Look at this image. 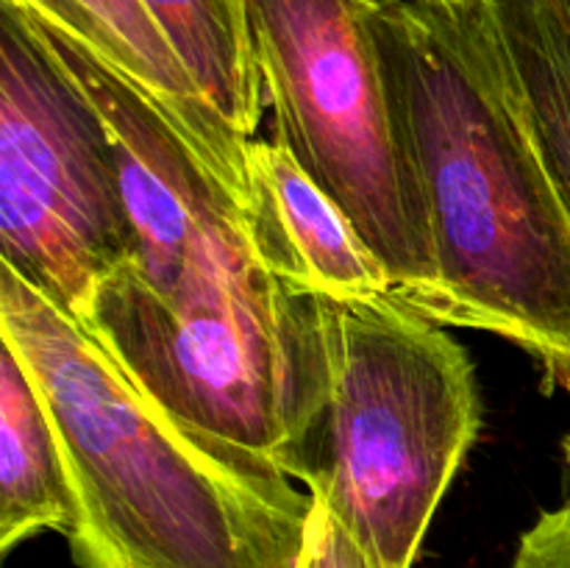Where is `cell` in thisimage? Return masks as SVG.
I'll list each match as a JSON object with an SVG mask.
<instances>
[{"label": "cell", "instance_id": "obj_2", "mask_svg": "<svg viewBox=\"0 0 570 568\" xmlns=\"http://www.w3.org/2000/svg\"><path fill=\"white\" fill-rule=\"evenodd\" d=\"M367 22L438 267L417 312L510 340L570 390V212L476 11L373 0Z\"/></svg>", "mask_w": 570, "mask_h": 568}, {"label": "cell", "instance_id": "obj_4", "mask_svg": "<svg viewBox=\"0 0 570 568\" xmlns=\"http://www.w3.org/2000/svg\"><path fill=\"white\" fill-rule=\"evenodd\" d=\"M323 388L287 477L379 568H412L482 429L468 351L399 295H315Z\"/></svg>", "mask_w": 570, "mask_h": 568}, {"label": "cell", "instance_id": "obj_10", "mask_svg": "<svg viewBox=\"0 0 570 568\" xmlns=\"http://www.w3.org/2000/svg\"><path fill=\"white\" fill-rule=\"evenodd\" d=\"M78 501L42 390L0 340V551L39 532L70 535Z\"/></svg>", "mask_w": 570, "mask_h": 568}, {"label": "cell", "instance_id": "obj_5", "mask_svg": "<svg viewBox=\"0 0 570 568\" xmlns=\"http://www.w3.org/2000/svg\"><path fill=\"white\" fill-rule=\"evenodd\" d=\"M371 3L248 0L250 37L276 139L343 209L393 295L421 310L438 267L367 22Z\"/></svg>", "mask_w": 570, "mask_h": 568}, {"label": "cell", "instance_id": "obj_12", "mask_svg": "<svg viewBox=\"0 0 570 568\" xmlns=\"http://www.w3.org/2000/svg\"><path fill=\"white\" fill-rule=\"evenodd\" d=\"M298 568H379L376 560L356 543L348 529L315 501L306 549Z\"/></svg>", "mask_w": 570, "mask_h": 568}, {"label": "cell", "instance_id": "obj_11", "mask_svg": "<svg viewBox=\"0 0 570 568\" xmlns=\"http://www.w3.org/2000/svg\"><path fill=\"white\" fill-rule=\"evenodd\" d=\"M195 87L243 139L265 111V84L248 22V0H142Z\"/></svg>", "mask_w": 570, "mask_h": 568}, {"label": "cell", "instance_id": "obj_9", "mask_svg": "<svg viewBox=\"0 0 570 568\" xmlns=\"http://www.w3.org/2000/svg\"><path fill=\"white\" fill-rule=\"evenodd\" d=\"M570 212V14L562 0H468Z\"/></svg>", "mask_w": 570, "mask_h": 568}, {"label": "cell", "instance_id": "obj_16", "mask_svg": "<svg viewBox=\"0 0 570 568\" xmlns=\"http://www.w3.org/2000/svg\"><path fill=\"white\" fill-rule=\"evenodd\" d=\"M562 3H566V9H568V14H570V0H562Z\"/></svg>", "mask_w": 570, "mask_h": 568}, {"label": "cell", "instance_id": "obj_15", "mask_svg": "<svg viewBox=\"0 0 570 568\" xmlns=\"http://www.w3.org/2000/svg\"><path fill=\"white\" fill-rule=\"evenodd\" d=\"M566 457H568V466H570V434L566 438Z\"/></svg>", "mask_w": 570, "mask_h": 568}, {"label": "cell", "instance_id": "obj_7", "mask_svg": "<svg viewBox=\"0 0 570 568\" xmlns=\"http://www.w3.org/2000/svg\"><path fill=\"white\" fill-rule=\"evenodd\" d=\"M243 209L271 276L298 298L393 293L387 271L278 139L245 148Z\"/></svg>", "mask_w": 570, "mask_h": 568}, {"label": "cell", "instance_id": "obj_8", "mask_svg": "<svg viewBox=\"0 0 570 568\" xmlns=\"http://www.w3.org/2000/svg\"><path fill=\"white\" fill-rule=\"evenodd\" d=\"M33 17L131 78L165 109L173 126L198 150L200 159L243 198V139L195 87L165 31L142 0H14Z\"/></svg>", "mask_w": 570, "mask_h": 568}, {"label": "cell", "instance_id": "obj_14", "mask_svg": "<svg viewBox=\"0 0 570 568\" xmlns=\"http://www.w3.org/2000/svg\"><path fill=\"white\" fill-rule=\"evenodd\" d=\"M423 3H440V6H445V3H460V0H423Z\"/></svg>", "mask_w": 570, "mask_h": 568}, {"label": "cell", "instance_id": "obj_3", "mask_svg": "<svg viewBox=\"0 0 570 568\" xmlns=\"http://www.w3.org/2000/svg\"><path fill=\"white\" fill-rule=\"evenodd\" d=\"M0 340L42 390L76 488L78 568H298L315 499L161 410L78 321L0 265Z\"/></svg>", "mask_w": 570, "mask_h": 568}, {"label": "cell", "instance_id": "obj_1", "mask_svg": "<svg viewBox=\"0 0 570 568\" xmlns=\"http://www.w3.org/2000/svg\"><path fill=\"white\" fill-rule=\"evenodd\" d=\"M33 20L109 126L134 232L81 326L176 421L284 468L323 384L315 298L271 276L243 198L145 89Z\"/></svg>", "mask_w": 570, "mask_h": 568}, {"label": "cell", "instance_id": "obj_13", "mask_svg": "<svg viewBox=\"0 0 570 568\" xmlns=\"http://www.w3.org/2000/svg\"><path fill=\"white\" fill-rule=\"evenodd\" d=\"M510 568H570V499L523 532Z\"/></svg>", "mask_w": 570, "mask_h": 568}, {"label": "cell", "instance_id": "obj_6", "mask_svg": "<svg viewBox=\"0 0 570 568\" xmlns=\"http://www.w3.org/2000/svg\"><path fill=\"white\" fill-rule=\"evenodd\" d=\"M131 254L104 115L39 22L0 0V265L83 323Z\"/></svg>", "mask_w": 570, "mask_h": 568}]
</instances>
